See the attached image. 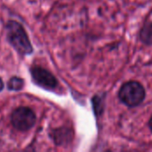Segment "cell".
Instances as JSON below:
<instances>
[{
    "instance_id": "3957f363",
    "label": "cell",
    "mask_w": 152,
    "mask_h": 152,
    "mask_svg": "<svg viewBox=\"0 0 152 152\" xmlns=\"http://www.w3.org/2000/svg\"><path fill=\"white\" fill-rule=\"evenodd\" d=\"M36 120V114L28 107H18L11 114V123L12 126L20 132H26L31 129L35 126Z\"/></svg>"
},
{
    "instance_id": "ba28073f",
    "label": "cell",
    "mask_w": 152,
    "mask_h": 152,
    "mask_svg": "<svg viewBox=\"0 0 152 152\" xmlns=\"http://www.w3.org/2000/svg\"><path fill=\"white\" fill-rule=\"evenodd\" d=\"M4 87V82H3L2 78L0 77V92H2V91H3Z\"/></svg>"
},
{
    "instance_id": "9c48e42d",
    "label": "cell",
    "mask_w": 152,
    "mask_h": 152,
    "mask_svg": "<svg viewBox=\"0 0 152 152\" xmlns=\"http://www.w3.org/2000/svg\"><path fill=\"white\" fill-rule=\"evenodd\" d=\"M149 126H150V129H151V131L152 132V117L151 118L150 121H149Z\"/></svg>"
},
{
    "instance_id": "7a4b0ae2",
    "label": "cell",
    "mask_w": 152,
    "mask_h": 152,
    "mask_svg": "<svg viewBox=\"0 0 152 152\" xmlns=\"http://www.w3.org/2000/svg\"><path fill=\"white\" fill-rule=\"evenodd\" d=\"M145 89L143 86L137 81H129L125 83L119 92L120 101L128 107H136L140 105L145 98Z\"/></svg>"
},
{
    "instance_id": "5b68a950",
    "label": "cell",
    "mask_w": 152,
    "mask_h": 152,
    "mask_svg": "<svg viewBox=\"0 0 152 152\" xmlns=\"http://www.w3.org/2000/svg\"><path fill=\"white\" fill-rule=\"evenodd\" d=\"M51 137L57 146H65L73 140V132L65 126L53 129L51 133Z\"/></svg>"
},
{
    "instance_id": "52a82bcc",
    "label": "cell",
    "mask_w": 152,
    "mask_h": 152,
    "mask_svg": "<svg viewBox=\"0 0 152 152\" xmlns=\"http://www.w3.org/2000/svg\"><path fill=\"white\" fill-rule=\"evenodd\" d=\"M24 79L19 77H12L7 83V88L10 91H20L24 87Z\"/></svg>"
},
{
    "instance_id": "8992f818",
    "label": "cell",
    "mask_w": 152,
    "mask_h": 152,
    "mask_svg": "<svg viewBox=\"0 0 152 152\" xmlns=\"http://www.w3.org/2000/svg\"><path fill=\"white\" fill-rule=\"evenodd\" d=\"M139 37L143 44L152 45V22H147L143 25L140 31Z\"/></svg>"
},
{
    "instance_id": "6da1fadb",
    "label": "cell",
    "mask_w": 152,
    "mask_h": 152,
    "mask_svg": "<svg viewBox=\"0 0 152 152\" xmlns=\"http://www.w3.org/2000/svg\"><path fill=\"white\" fill-rule=\"evenodd\" d=\"M6 39L13 49L20 55L33 53V47L23 26L16 20H8L5 24Z\"/></svg>"
},
{
    "instance_id": "277c9868",
    "label": "cell",
    "mask_w": 152,
    "mask_h": 152,
    "mask_svg": "<svg viewBox=\"0 0 152 152\" xmlns=\"http://www.w3.org/2000/svg\"><path fill=\"white\" fill-rule=\"evenodd\" d=\"M30 75L33 82L44 89L53 90L58 86L56 77L50 71L42 67L32 66L30 68Z\"/></svg>"
}]
</instances>
